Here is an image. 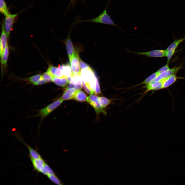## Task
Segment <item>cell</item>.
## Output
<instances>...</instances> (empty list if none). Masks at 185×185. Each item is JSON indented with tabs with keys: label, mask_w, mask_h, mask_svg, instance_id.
<instances>
[{
	"label": "cell",
	"mask_w": 185,
	"mask_h": 185,
	"mask_svg": "<svg viewBox=\"0 0 185 185\" xmlns=\"http://www.w3.org/2000/svg\"><path fill=\"white\" fill-rule=\"evenodd\" d=\"M111 0H108L107 5L103 12L98 16L92 19L87 20L84 21L90 22L94 23H102L112 25L120 28L113 21L110 16L108 14L107 9L108 6L110 4Z\"/></svg>",
	"instance_id": "obj_1"
},
{
	"label": "cell",
	"mask_w": 185,
	"mask_h": 185,
	"mask_svg": "<svg viewBox=\"0 0 185 185\" xmlns=\"http://www.w3.org/2000/svg\"><path fill=\"white\" fill-rule=\"evenodd\" d=\"M63 100L61 98L49 104L44 108L40 110L35 115L33 116L34 117L40 118V124L42 120L51 112L59 106L62 102Z\"/></svg>",
	"instance_id": "obj_2"
},
{
	"label": "cell",
	"mask_w": 185,
	"mask_h": 185,
	"mask_svg": "<svg viewBox=\"0 0 185 185\" xmlns=\"http://www.w3.org/2000/svg\"><path fill=\"white\" fill-rule=\"evenodd\" d=\"M185 41V36L179 39L175 40L167 48L166 50L167 63L169 62L174 54L175 50L179 45L183 42Z\"/></svg>",
	"instance_id": "obj_3"
},
{
	"label": "cell",
	"mask_w": 185,
	"mask_h": 185,
	"mask_svg": "<svg viewBox=\"0 0 185 185\" xmlns=\"http://www.w3.org/2000/svg\"><path fill=\"white\" fill-rule=\"evenodd\" d=\"M25 10L26 9H24L15 14H10L5 16V17L4 21V23L5 31L8 38H9L11 30L15 19L17 17L19 14Z\"/></svg>",
	"instance_id": "obj_4"
},
{
	"label": "cell",
	"mask_w": 185,
	"mask_h": 185,
	"mask_svg": "<svg viewBox=\"0 0 185 185\" xmlns=\"http://www.w3.org/2000/svg\"><path fill=\"white\" fill-rule=\"evenodd\" d=\"M129 52L136 53L138 55H144L147 57L161 58L166 57V50H155L142 52H136L131 51H129Z\"/></svg>",
	"instance_id": "obj_5"
},
{
	"label": "cell",
	"mask_w": 185,
	"mask_h": 185,
	"mask_svg": "<svg viewBox=\"0 0 185 185\" xmlns=\"http://www.w3.org/2000/svg\"><path fill=\"white\" fill-rule=\"evenodd\" d=\"M182 68V63L178 66H175L160 74L153 81L155 82H158L165 79L172 75L176 74Z\"/></svg>",
	"instance_id": "obj_6"
},
{
	"label": "cell",
	"mask_w": 185,
	"mask_h": 185,
	"mask_svg": "<svg viewBox=\"0 0 185 185\" xmlns=\"http://www.w3.org/2000/svg\"><path fill=\"white\" fill-rule=\"evenodd\" d=\"M80 59L78 53L75 51L73 56L69 59L73 75H80L79 66Z\"/></svg>",
	"instance_id": "obj_7"
},
{
	"label": "cell",
	"mask_w": 185,
	"mask_h": 185,
	"mask_svg": "<svg viewBox=\"0 0 185 185\" xmlns=\"http://www.w3.org/2000/svg\"><path fill=\"white\" fill-rule=\"evenodd\" d=\"M29 158L33 166V170L38 173H41L47 163L45 160L42 156L36 159Z\"/></svg>",
	"instance_id": "obj_8"
},
{
	"label": "cell",
	"mask_w": 185,
	"mask_h": 185,
	"mask_svg": "<svg viewBox=\"0 0 185 185\" xmlns=\"http://www.w3.org/2000/svg\"><path fill=\"white\" fill-rule=\"evenodd\" d=\"M80 75L81 80L86 85H87L91 79L95 76L91 68L81 70Z\"/></svg>",
	"instance_id": "obj_9"
},
{
	"label": "cell",
	"mask_w": 185,
	"mask_h": 185,
	"mask_svg": "<svg viewBox=\"0 0 185 185\" xmlns=\"http://www.w3.org/2000/svg\"><path fill=\"white\" fill-rule=\"evenodd\" d=\"M7 36L5 31L4 22L2 25V31L0 39V55L2 57L7 42Z\"/></svg>",
	"instance_id": "obj_10"
},
{
	"label": "cell",
	"mask_w": 185,
	"mask_h": 185,
	"mask_svg": "<svg viewBox=\"0 0 185 185\" xmlns=\"http://www.w3.org/2000/svg\"><path fill=\"white\" fill-rule=\"evenodd\" d=\"M16 137L18 139L22 142L26 146L29 151L28 156L29 158L33 159H36L41 157L40 154L38 153L37 150L32 148L30 146L25 142L20 137L18 134H16Z\"/></svg>",
	"instance_id": "obj_11"
},
{
	"label": "cell",
	"mask_w": 185,
	"mask_h": 185,
	"mask_svg": "<svg viewBox=\"0 0 185 185\" xmlns=\"http://www.w3.org/2000/svg\"><path fill=\"white\" fill-rule=\"evenodd\" d=\"M64 42L68 58L70 59L73 56L75 52L73 45L70 37H68Z\"/></svg>",
	"instance_id": "obj_12"
},
{
	"label": "cell",
	"mask_w": 185,
	"mask_h": 185,
	"mask_svg": "<svg viewBox=\"0 0 185 185\" xmlns=\"http://www.w3.org/2000/svg\"><path fill=\"white\" fill-rule=\"evenodd\" d=\"M163 84V80L157 82L153 80L146 86L147 89L144 93L146 94L150 90H157L162 89Z\"/></svg>",
	"instance_id": "obj_13"
},
{
	"label": "cell",
	"mask_w": 185,
	"mask_h": 185,
	"mask_svg": "<svg viewBox=\"0 0 185 185\" xmlns=\"http://www.w3.org/2000/svg\"><path fill=\"white\" fill-rule=\"evenodd\" d=\"M9 52V48L8 46V43H7L4 50L3 54L2 57L1 58L2 76H3V67L5 68L7 66V64Z\"/></svg>",
	"instance_id": "obj_14"
},
{
	"label": "cell",
	"mask_w": 185,
	"mask_h": 185,
	"mask_svg": "<svg viewBox=\"0 0 185 185\" xmlns=\"http://www.w3.org/2000/svg\"><path fill=\"white\" fill-rule=\"evenodd\" d=\"M77 91L73 88H66L60 98L63 100L71 99L74 98Z\"/></svg>",
	"instance_id": "obj_15"
},
{
	"label": "cell",
	"mask_w": 185,
	"mask_h": 185,
	"mask_svg": "<svg viewBox=\"0 0 185 185\" xmlns=\"http://www.w3.org/2000/svg\"><path fill=\"white\" fill-rule=\"evenodd\" d=\"M52 81L57 85L63 87H65L69 82L67 78L65 77H52Z\"/></svg>",
	"instance_id": "obj_16"
},
{
	"label": "cell",
	"mask_w": 185,
	"mask_h": 185,
	"mask_svg": "<svg viewBox=\"0 0 185 185\" xmlns=\"http://www.w3.org/2000/svg\"><path fill=\"white\" fill-rule=\"evenodd\" d=\"M177 79L176 74H174L163 80V84L162 89L171 86L176 81Z\"/></svg>",
	"instance_id": "obj_17"
},
{
	"label": "cell",
	"mask_w": 185,
	"mask_h": 185,
	"mask_svg": "<svg viewBox=\"0 0 185 185\" xmlns=\"http://www.w3.org/2000/svg\"><path fill=\"white\" fill-rule=\"evenodd\" d=\"M89 104L94 108L97 115L101 113H103L105 115L106 114L105 111L99 102V99L96 100L92 102Z\"/></svg>",
	"instance_id": "obj_18"
},
{
	"label": "cell",
	"mask_w": 185,
	"mask_h": 185,
	"mask_svg": "<svg viewBox=\"0 0 185 185\" xmlns=\"http://www.w3.org/2000/svg\"><path fill=\"white\" fill-rule=\"evenodd\" d=\"M74 99L77 101L84 102L87 101V96L85 93L82 91L78 90L74 97Z\"/></svg>",
	"instance_id": "obj_19"
},
{
	"label": "cell",
	"mask_w": 185,
	"mask_h": 185,
	"mask_svg": "<svg viewBox=\"0 0 185 185\" xmlns=\"http://www.w3.org/2000/svg\"><path fill=\"white\" fill-rule=\"evenodd\" d=\"M0 12L5 16L10 14L5 0H0Z\"/></svg>",
	"instance_id": "obj_20"
},
{
	"label": "cell",
	"mask_w": 185,
	"mask_h": 185,
	"mask_svg": "<svg viewBox=\"0 0 185 185\" xmlns=\"http://www.w3.org/2000/svg\"><path fill=\"white\" fill-rule=\"evenodd\" d=\"M42 75L40 74L34 75L30 77L23 78L25 80L28 81L29 83L35 84L42 78Z\"/></svg>",
	"instance_id": "obj_21"
},
{
	"label": "cell",
	"mask_w": 185,
	"mask_h": 185,
	"mask_svg": "<svg viewBox=\"0 0 185 185\" xmlns=\"http://www.w3.org/2000/svg\"><path fill=\"white\" fill-rule=\"evenodd\" d=\"M62 71L64 76L67 78L71 77L73 75L71 66L68 64H64Z\"/></svg>",
	"instance_id": "obj_22"
},
{
	"label": "cell",
	"mask_w": 185,
	"mask_h": 185,
	"mask_svg": "<svg viewBox=\"0 0 185 185\" xmlns=\"http://www.w3.org/2000/svg\"><path fill=\"white\" fill-rule=\"evenodd\" d=\"M159 75V73L156 71L151 75L143 82L136 85L135 86L143 84L147 85L154 80Z\"/></svg>",
	"instance_id": "obj_23"
},
{
	"label": "cell",
	"mask_w": 185,
	"mask_h": 185,
	"mask_svg": "<svg viewBox=\"0 0 185 185\" xmlns=\"http://www.w3.org/2000/svg\"><path fill=\"white\" fill-rule=\"evenodd\" d=\"M41 173L47 177L50 175H55L53 170L47 163L45 165Z\"/></svg>",
	"instance_id": "obj_24"
},
{
	"label": "cell",
	"mask_w": 185,
	"mask_h": 185,
	"mask_svg": "<svg viewBox=\"0 0 185 185\" xmlns=\"http://www.w3.org/2000/svg\"><path fill=\"white\" fill-rule=\"evenodd\" d=\"M69 83L74 85L82 84V80L80 75H73Z\"/></svg>",
	"instance_id": "obj_25"
},
{
	"label": "cell",
	"mask_w": 185,
	"mask_h": 185,
	"mask_svg": "<svg viewBox=\"0 0 185 185\" xmlns=\"http://www.w3.org/2000/svg\"><path fill=\"white\" fill-rule=\"evenodd\" d=\"M100 104L102 107L104 108L109 104L111 102V100L103 97H99Z\"/></svg>",
	"instance_id": "obj_26"
},
{
	"label": "cell",
	"mask_w": 185,
	"mask_h": 185,
	"mask_svg": "<svg viewBox=\"0 0 185 185\" xmlns=\"http://www.w3.org/2000/svg\"><path fill=\"white\" fill-rule=\"evenodd\" d=\"M48 177L52 182L57 185H63V183L55 175H50Z\"/></svg>",
	"instance_id": "obj_27"
},
{
	"label": "cell",
	"mask_w": 185,
	"mask_h": 185,
	"mask_svg": "<svg viewBox=\"0 0 185 185\" xmlns=\"http://www.w3.org/2000/svg\"><path fill=\"white\" fill-rule=\"evenodd\" d=\"M42 78L47 83L52 81V76L47 71L42 75Z\"/></svg>",
	"instance_id": "obj_28"
},
{
	"label": "cell",
	"mask_w": 185,
	"mask_h": 185,
	"mask_svg": "<svg viewBox=\"0 0 185 185\" xmlns=\"http://www.w3.org/2000/svg\"><path fill=\"white\" fill-rule=\"evenodd\" d=\"M57 68L53 65H50L49 66L47 71L53 77Z\"/></svg>",
	"instance_id": "obj_29"
},
{
	"label": "cell",
	"mask_w": 185,
	"mask_h": 185,
	"mask_svg": "<svg viewBox=\"0 0 185 185\" xmlns=\"http://www.w3.org/2000/svg\"><path fill=\"white\" fill-rule=\"evenodd\" d=\"M99 97L97 95L93 94L87 97V101L90 103L92 102L99 99Z\"/></svg>",
	"instance_id": "obj_30"
},
{
	"label": "cell",
	"mask_w": 185,
	"mask_h": 185,
	"mask_svg": "<svg viewBox=\"0 0 185 185\" xmlns=\"http://www.w3.org/2000/svg\"><path fill=\"white\" fill-rule=\"evenodd\" d=\"M82 84L83 88L86 92L90 95H92L93 94L94 92L93 91L86 85L82 80Z\"/></svg>",
	"instance_id": "obj_31"
},
{
	"label": "cell",
	"mask_w": 185,
	"mask_h": 185,
	"mask_svg": "<svg viewBox=\"0 0 185 185\" xmlns=\"http://www.w3.org/2000/svg\"><path fill=\"white\" fill-rule=\"evenodd\" d=\"M58 77H64L62 70L57 67L55 71L54 76Z\"/></svg>",
	"instance_id": "obj_32"
},
{
	"label": "cell",
	"mask_w": 185,
	"mask_h": 185,
	"mask_svg": "<svg viewBox=\"0 0 185 185\" xmlns=\"http://www.w3.org/2000/svg\"><path fill=\"white\" fill-rule=\"evenodd\" d=\"M79 66L81 70L88 69L91 68L87 64L83 61L80 59L79 61Z\"/></svg>",
	"instance_id": "obj_33"
},
{
	"label": "cell",
	"mask_w": 185,
	"mask_h": 185,
	"mask_svg": "<svg viewBox=\"0 0 185 185\" xmlns=\"http://www.w3.org/2000/svg\"><path fill=\"white\" fill-rule=\"evenodd\" d=\"M169 63H167L166 65L161 68L157 71V72L159 75L166 71L170 69L169 66Z\"/></svg>",
	"instance_id": "obj_34"
},
{
	"label": "cell",
	"mask_w": 185,
	"mask_h": 185,
	"mask_svg": "<svg viewBox=\"0 0 185 185\" xmlns=\"http://www.w3.org/2000/svg\"><path fill=\"white\" fill-rule=\"evenodd\" d=\"M101 92L100 86L97 79L96 81V85L95 90L94 93L96 94H97L100 93Z\"/></svg>",
	"instance_id": "obj_35"
},
{
	"label": "cell",
	"mask_w": 185,
	"mask_h": 185,
	"mask_svg": "<svg viewBox=\"0 0 185 185\" xmlns=\"http://www.w3.org/2000/svg\"><path fill=\"white\" fill-rule=\"evenodd\" d=\"M47 83L42 78L35 85H40L44 84Z\"/></svg>",
	"instance_id": "obj_36"
},
{
	"label": "cell",
	"mask_w": 185,
	"mask_h": 185,
	"mask_svg": "<svg viewBox=\"0 0 185 185\" xmlns=\"http://www.w3.org/2000/svg\"><path fill=\"white\" fill-rule=\"evenodd\" d=\"M82 84L77 85H74L73 88L77 90H79L82 89Z\"/></svg>",
	"instance_id": "obj_37"
}]
</instances>
